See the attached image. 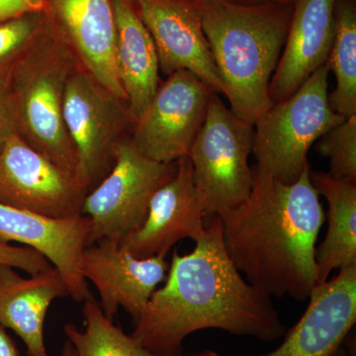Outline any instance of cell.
<instances>
[{
	"label": "cell",
	"instance_id": "6da1fadb",
	"mask_svg": "<svg viewBox=\"0 0 356 356\" xmlns=\"http://www.w3.org/2000/svg\"><path fill=\"white\" fill-rule=\"evenodd\" d=\"M195 243L191 254L173 252L165 284L134 322L132 336L161 355H182L184 339L205 329L266 343L280 339L285 325L270 297L243 280L229 259L220 216H212Z\"/></svg>",
	"mask_w": 356,
	"mask_h": 356
},
{
	"label": "cell",
	"instance_id": "7a4b0ae2",
	"mask_svg": "<svg viewBox=\"0 0 356 356\" xmlns=\"http://www.w3.org/2000/svg\"><path fill=\"white\" fill-rule=\"evenodd\" d=\"M310 172L309 165L287 184L252 170L250 197L220 215L229 259L270 298L304 301L318 284L316 243L325 212Z\"/></svg>",
	"mask_w": 356,
	"mask_h": 356
},
{
	"label": "cell",
	"instance_id": "3957f363",
	"mask_svg": "<svg viewBox=\"0 0 356 356\" xmlns=\"http://www.w3.org/2000/svg\"><path fill=\"white\" fill-rule=\"evenodd\" d=\"M204 34L224 92L238 118L254 125L273 106L269 86L286 41L294 3L198 0Z\"/></svg>",
	"mask_w": 356,
	"mask_h": 356
},
{
	"label": "cell",
	"instance_id": "277c9868",
	"mask_svg": "<svg viewBox=\"0 0 356 356\" xmlns=\"http://www.w3.org/2000/svg\"><path fill=\"white\" fill-rule=\"evenodd\" d=\"M77 65L79 60L48 21L47 29L16 65L7 88L18 135L76 178L77 159L65 125L64 97Z\"/></svg>",
	"mask_w": 356,
	"mask_h": 356
},
{
	"label": "cell",
	"instance_id": "5b68a950",
	"mask_svg": "<svg viewBox=\"0 0 356 356\" xmlns=\"http://www.w3.org/2000/svg\"><path fill=\"white\" fill-rule=\"evenodd\" d=\"M329 69L318 67L291 96L255 122L254 172L294 184L309 165L311 147L344 121L329 102Z\"/></svg>",
	"mask_w": 356,
	"mask_h": 356
},
{
	"label": "cell",
	"instance_id": "8992f818",
	"mask_svg": "<svg viewBox=\"0 0 356 356\" xmlns=\"http://www.w3.org/2000/svg\"><path fill=\"white\" fill-rule=\"evenodd\" d=\"M218 93L211 97L207 114L192 145L194 184L206 216H220L250 197L254 173L248 165L254 151V125L227 108Z\"/></svg>",
	"mask_w": 356,
	"mask_h": 356
},
{
	"label": "cell",
	"instance_id": "52a82bcc",
	"mask_svg": "<svg viewBox=\"0 0 356 356\" xmlns=\"http://www.w3.org/2000/svg\"><path fill=\"white\" fill-rule=\"evenodd\" d=\"M65 128L77 159L76 178L88 191L112 170L115 152L131 135L135 121L128 103L117 97L81 65L74 70L64 97Z\"/></svg>",
	"mask_w": 356,
	"mask_h": 356
},
{
	"label": "cell",
	"instance_id": "ba28073f",
	"mask_svg": "<svg viewBox=\"0 0 356 356\" xmlns=\"http://www.w3.org/2000/svg\"><path fill=\"white\" fill-rule=\"evenodd\" d=\"M177 168V161L159 163L140 154L130 137L122 140L113 168L84 199L83 215L90 220L86 247L104 238L120 243L140 228L152 198Z\"/></svg>",
	"mask_w": 356,
	"mask_h": 356
},
{
	"label": "cell",
	"instance_id": "9c48e42d",
	"mask_svg": "<svg viewBox=\"0 0 356 356\" xmlns=\"http://www.w3.org/2000/svg\"><path fill=\"white\" fill-rule=\"evenodd\" d=\"M214 90L188 70H177L159 83L130 139L147 158L175 163L188 156L202 128Z\"/></svg>",
	"mask_w": 356,
	"mask_h": 356
},
{
	"label": "cell",
	"instance_id": "30bf717a",
	"mask_svg": "<svg viewBox=\"0 0 356 356\" xmlns=\"http://www.w3.org/2000/svg\"><path fill=\"white\" fill-rule=\"evenodd\" d=\"M88 191L54 165L17 132L0 149V204L51 218L83 215Z\"/></svg>",
	"mask_w": 356,
	"mask_h": 356
},
{
	"label": "cell",
	"instance_id": "8fae6325",
	"mask_svg": "<svg viewBox=\"0 0 356 356\" xmlns=\"http://www.w3.org/2000/svg\"><path fill=\"white\" fill-rule=\"evenodd\" d=\"M151 34L158 51L159 72L170 76L188 70L215 92H224L204 34L198 0H130Z\"/></svg>",
	"mask_w": 356,
	"mask_h": 356
},
{
	"label": "cell",
	"instance_id": "7c38bea8",
	"mask_svg": "<svg viewBox=\"0 0 356 356\" xmlns=\"http://www.w3.org/2000/svg\"><path fill=\"white\" fill-rule=\"evenodd\" d=\"M47 17L79 65L127 102L115 64L117 27L112 0H47Z\"/></svg>",
	"mask_w": 356,
	"mask_h": 356
},
{
	"label": "cell",
	"instance_id": "4fadbf2b",
	"mask_svg": "<svg viewBox=\"0 0 356 356\" xmlns=\"http://www.w3.org/2000/svg\"><path fill=\"white\" fill-rule=\"evenodd\" d=\"M168 264L163 257L138 259L113 240L98 241L84 248L81 273L99 293L100 308L113 321L119 308L139 318L156 287L165 277Z\"/></svg>",
	"mask_w": 356,
	"mask_h": 356
},
{
	"label": "cell",
	"instance_id": "5bb4252c",
	"mask_svg": "<svg viewBox=\"0 0 356 356\" xmlns=\"http://www.w3.org/2000/svg\"><path fill=\"white\" fill-rule=\"evenodd\" d=\"M205 211L194 184L191 159L177 161V172L152 198L140 228L119 245L138 259L163 257L184 238L198 240L205 229Z\"/></svg>",
	"mask_w": 356,
	"mask_h": 356
},
{
	"label": "cell",
	"instance_id": "9a60e30c",
	"mask_svg": "<svg viewBox=\"0 0 356 356\" xmlns=\"http://www.w3.org/2000/svg\"><path fill=\"white\" fill-rule=\"evenodd\" d=\"M90 220L88 216L51 218L0 204V243L16 242L43 254L64 276L74 301L92 296L81 273Z\"/></svg>",
	"mask_w": 356,
	"mask_h": 356
},
{
	"label": "cell",
	"instance_id": "2e32d148",
	"mask_svg": "<svg viewBox=\"0 0 356 356\" xmlns=\"http://www.w3.org/2000/svg\"><path fill=\"white\" fill-rule=\"evenodd\" d=\"M309 305L282 344L259 356H332L356 322V264L313 288Z\"/></svg>",
	"mask_w": 356,
	"mask_h": 356
},
{
	"label": "cell",
	"instance_id": "e0dca14e",
	"mask_svg": "<svg viewBox=\"0 0 356 356\" xmlns=\"http://www.w3.org/2000/svg\"><path fill=\"white\" fill-rule=\"evenodd\" d=\"M337 0H294L286 41L269 86L271 102L291 96L327 65L334 36Z\"/></svg>",
	"mask_w": 356,
	"mask_h": 356
},
{
	"label": "cell",
	"instance_id": "ac0fdd59",
	"mask_svg": "<svg viewBox=\"0 0 356 356\" xmlns=\"http://www.w3.org/2000/svg\"><path fill=\"white\" fill-rule=\"evenodd\" d=\"M16 268L0 264V325L22 339L30 356H49L44 325L51 304L70 296L64 276L56 267L23 278Z\"/></svg>",
	"mask_w": 356,
	"mask_h": 356
},
{
	"label": "cell",
	"instance_id": "d6986e66",
	"mask_svg": "<svg viewBox=\"0 0 356 356\" xmlns=\"http://www.w3.org/2000/svg\"><path fill=\"white\" fill-rule=\"evenodd\" d=\"M112 2L117 27L115 64L136 123L146 112L161 83L158 51L130 0Z\"/></svg>",
	"mask_w": 356,
	"mask_h": 356
},
{
	"label": "cell",
	"instance_id": "ffe728a7",
	"mask_svg": "<svg viewBox=\"0 0 356 356\" xmlns=\"http://www.w3.org/2000/svg\"><path fill=\"white\" fill-rule=\"evenodd\" d=\"M312 184L329 205L327 234L316 248L318 284L334 269L356 264V180L310 172Z\"/></svg>",
	"mask_w": 356,
	"mask_h": 356
},
{
	"label": "cell",
	"instance_id": "44dd1931",
	"mask_svg": "<svg viewBox=\"0 0 356 356\" xmlns=\"http://www.w3.org/2000/svg\"><path fill=\"white\" fill-rule=\"evenodd\" d=\"M327 67L336 79L332 109L344 118L356 115V8L355 0H337L334 36Z\"/></svg>",
	"mask_w": 356,
	"mask_h": 356
},
{
	"label": "cell",
	"instance_id": "7402d4cb",
	"mask_svg": "<svg viewBox=\"0 0 356 356\" xmlns=\"http://www.w3.org/2000/svg\"><path fill=\"white\" fill-rule=\"evenodd\" d=\"M83 313L86 327L65 325L67 341L79 356H184L161 355L147 350L138 339L125 334L103 313L93 296L84 300Z\"/></svg>",
	"mask_w": 356,
	"mask_h": 356
},
{
	"label": "cell",
	"instance_id": "603a6c76",
	"mask_svg": "<svg viewBox=\"0 0 356 356\" xmlns=\"http://www.w3.org/2000/svg\"><path fill=\"white\" fill-rule=\"evenodd\" d=\"M47 27L44 10L21 14L0 22V88H7L16 65Z\"/></svg>",
	"mask_w": 356,
	"mask_h": 356
},
{
	"label": "cell",
	"instance_id": "cb8c5ba5",
	"mask_svg": "<svg viewBox=\"0 0 356 356\" xmlns=\"http://www.w3.org/2000/svg\"><path fill=\"white\" fill-rule=\"evenodd\" d=\"M317 149L330 159V175L356 180V115L325 133L318 140Z\"/></svg>",
	"mask_w": 356,
	"mask_h": 356
},
{
	"label": "cell",
	"instance_id": "d4e9b609",
	"mask_svg": "<svg viewBox=\"0 0 356 356\" xmlns=\"http://www.w3.org/2000/svg\"><path fill=\"white\" fill-rule=\"evenodd\" d=\"M0 264H6L26 271L30 275L48 270L53 267L43 254L29 247H16L0 243Z\"/></svg>",
	"mask_w": 356,
	"mask_h": 356
},
{
	"label": "cell",
	"instance_id": "484cf974",
	"mask_svg": "<svg viewBox=\"0 0 356 356\" xmlns=\"http://www.w3.org/2000/svg\"><path fill=\"white\" fill-rule=\"evenodd\" d=\"M47 0H0V22L21 14L46 9Z\"/></svg>",
	"mask_w": 356,
	"mask_h": 356
},
{
	"label": "cell",
	"instance_id": "4316f807",
	"mask_svg": "<svg viewBox=\"0 0 356 356\" xmlns=\"http://www.w3.org/2000/svg\"><path fill=\"white\" fill-rule=\"evenodd\" d=\"M13 132H16L15 122L8 91L7 88H0V149L6 138Z\"/></svg>",
	"mask_w": 356,
	"mask_h": 356
},
{
	"label": "cell",
	"instance_id": "83f0119b",
	"mask_svg": "<svg viewBox=\"0 0 356 356\" xmlns=\"http://www.w3.org/2000/svg\"><path fill=\"white\" fill-rule=\"evenodd\" d=\"M0 356H19L13 339L8 336L6 327L0 325Z\"/></svg>",
	"mask_w": 356,
	"mask_h": 356
},
{
	"label": "cell",
	"instance_id": "f1b7e54d",
	"mask_svg": "<svg viewBox=\"0 0 356 356\" xmlns=\"http://www.w3.org/2000/svg\"><path fill=\"white\" fill-rule=\"evenodd\" d=\"M232 1L240 2V3H248V4L294 3V0H232Z\"/></svg>",
	"mask_w": 356,
	"mask_h": 356
},
{
	"label": "cell",
	"instance_id": "f546056e",
	"mask_svg": "<svg viewBox=\"0 0 356 356\" xmlns=\"http://www.w3.org/2000/svg\"><path fill=\"white\" fill-rule=\"evenodd\" d=\"M60 356H79L77 355L76 350H74L72 344L70 343L69 341H67V343H65L64 348H63L62 353H60Z\"/></svg>",
	"mask_w": 356,
	"mask_h": 356
},
{
	"label": "cell",
	"instance_id": "4dcf8cb0",
	"mask_svg": "<svg viewBox=\"0 0 356 356\" xmlns=\"http://www.w3.org/2000/svg\"><path fill=\"white\" fill-rule=\"evenodd\" d=\"M188 356H220V355H218L216 351L207 350L200 351V353H193V355H191Z\"/></svg>",
	"mask_w": 356,
	"mask_h": 356
},
{
	"label": "cell",
	"instance_id": "1f68e13d",
	"mask_svg": "<svg viewBox=\"0 0 356 356\" xmlns=\"http://www.w3.org/2000/svg\"><path fill=\"white\" fill-rule=\"evenodd\" d=\"M332 356H350L348 355V351H346V348H343V346H339V350L336 351Z\"/></svg>",
	"mask_w": 356,
	"mask_h": 356
}]
</instances>
